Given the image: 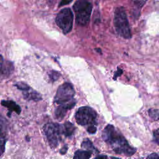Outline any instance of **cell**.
<instances>
[{
    "mask_svg": "<svg viewBox=\"0 0 159 159\" xmlns=\"http://www.w3.org/2000/svg\"><path fill=\"white\" fill-rule=\"evenodd\" d=\"M147 159H159V155L155 153H153L149 155Z\"/></svg>",
    "mask_w": 159,
    "mask_h": 159,
    "instance_id": "21",
    "label": "cell"
},
{
    "mask_svg": "<svg viewBox=\"0 0 159 159\" xmlns=\"http://www.w3.org/2000/svg\"><path fill=\"white\" fill-rule=\"evenodd\" d=\"M67 150H68V147H67V145H66L63 146V147L60 149V153L61 154H62V155H64L65 153H66Z\"/></svg>",
    "mask_w": 159,
    "mask_h": 159,
    "instance_id": "23",
    "label": "cell"
},
{
    "mask_svg": "<svg viewBox=\"0 0 159 159\" xmlns=\"http://www.w3.org/2000/svg\"><path fill=\"white\" fill-rule=\"evenodd\" d=\"M55 22L63 34L69 33L72 29L73 24V14L70 8L61 9L57 15Z\"/></svg>",
    "mask_w": 159,
    "mask_h": 159,
    "instance_id": "4",
    "label": "cell"
},
{
    "mask_svg": "<svg viewBox=\"0 0 159 159\" xmlns=\"http://www.w3.org/2000/svg\"><path fill=\"white\" fill-rule=\"evenodd\" d=\"M73 7L76 24L80 26L86 25L89 22L92 11L91 3L88 0H77Z\"/></svg>",
    "mask_w": 159,
    "mask_h": 159,
    "instance_id": "3",
    "label": "cell"
},
{
    "mask_svg": "<svg viewBox=\"0 0 159 159\" xmlns=\"http://www.w3.org/2000/svg\"><path fill=\"white\" fill-rule=\"evenodd\" d=\"M75 89L69 83H65L60 86L55 96L54 101L60 104H63L73 100L75 95Z\"/></svg>",
    "mask_w": 159,
    "mask_h": 159,
    "instance_id": "7",
    "label": "cell"
},
{
    "mask_svg": "<svg viewBox=\"0 0 159 159\" xmlns=\"http://www.w3.org/2000/svg\"><path fill=\"white\" fill-rule=\"evenodd\" d=\"M95 159H107V156L104 155H100L97 156Z\"/></svg>",
    "mask_w": 159,
    "mask_h": 159,
    "instance_id": "25",
    "label": "cell"
},
{
    "mask_svg": "<svg viewBox=\"0 0 159 159\" xmlns=\"http://www.w3.org/2000/svg\"><path fill=\"white\" fill-rule=\"evenodd\" d=\"M14 71V65L12 62L6 61L3 63L2 57H1V75L4 76H9Z\"/></svg>",
    "mask_w": 159,
    "mask_h": 159,
    "instance_id": "9",
    "label": "cell"
},
{
    "mask_svg": "<svg viewBox=\"0 0 159 159\" xmlns=\"http://www.w3.org/2000/svg\"><path fill=\"white\" fill-rule=\"evenodd\" d=\"M63 135H65L66 137L71 136L73 134L75 130V127L74 125L68 121L66 122L63 124Z\"/></svg>",
    "mask_w": 159,
    "mask_h": 159,
    "instance_id": "12",
    "label": "cell"
},
{
    "mask_svg": "<svg viewBox=\"0 0 159 159\" xmlns=\"http://www.w3.org/2000/svg\"><path fill=\"white\" fill-rule=\"evenodd\" d=\"M19 89L22 91H25L30 89V86H29L26 83H22V82H18L14 84Z\"/></svg>",
    "mask_w": 159,
    "mask_h": 159,
    "instance_id": "16",
    "label": "cell"
},
{
    "mask_svg": "<svg viewBox=\"0 0 159 159\" xmlns=\"http://www.w3.org/2000/svg\"><path fill=\"white\" fill-rule=\"evenodd\" d=\"M135 7L137 8H141L148 0H130Z\"/></svg>",
    "mask_w": 159,
    "mask_h": 159,
    "instance_id": "18",
    "label": "cell"
},
{
    "mask_svg": "<svg viewBox=\"0 0 159 159\" xmlns=\"http://www.w3.org/2000/svg\"><path fill=\"white\" fill-rule=\"evenodd\" d=\"M45 134L52 147H56L60 140L61 135L63 134V125L58 124L48 123L44 127Z\"/></svg>",
    "mask_w": 159,
    "mask_h": 159,
    "instance_id": "5",
    "label": "cell"
},
{
    "mask_svg": "<svg viewBox=\"0 0 159 159\" xmlns=\"http://www.w3.org/2000/svg\"><path fill=\"white\" fill-rule=\"evenodd\" d=\"M75 103L76 102L74 100H71L68 102L61 104V106H60L55 109V115L56 118L58 119H61L66 114L67 111L71 109L75 105Z\"/></svg>",
    "mask_w": 159,
    "mask_h": 159,
    "instance_id": "8",
    "label": "cell"
},
{
    "mask_svg": "<svg viewBox=\"0 0 159 159\" xmlns=\"http://www.w3.org/2000/svg\"><path fill=\"white\" fill-rule=\"evenodd\" d=\"M1 105L7 107L9 109L10 112L15 111L19 114L21 111L20 106L12 101H2Z\"/></svg>",
    "mask_w": 159,
    "mask_h": 159,
    "instance_id": "11",
    "label": "cell"
},
{
    "mask_svg": "<svg viewBox=\"0 0 159 159\" xmlns=\"http://www.w3.org/2000/svg\"><path fill=\"white\" fill-rule=\"evenodd\" d=\"M23 95L24 98L28 101H38L42 99L41 95L37 91L32 90L31 88L27 91H23Z\"/></svg>",
    "mask_w": 159,
    "mask_h": 159,
    "instance_id": "10",
    "label": "cell"
},
{
    "mask_svg": "<svg viewBox=\"0 0 159 159\" xmlns=\"http://www.w3.org/2000/svg\"><path fill=\"white\" fill-rule=\"evenodd\" d=\"M92 155L91 150H77L74 155L73 159H89Z\"/></svg>",
    "mask_w": 159,
    "mask_h": 159,
    "instance_id": "13",
    "label": "cell"
},
{
    "mask_svg": "<svg viewBox=\"0 0 159 159\" xmlns=\"http://www.w3.org/2000/svg\"><path fill=\"white\" fill-rule=\"evenodd\" d=\"M111 159H119V158H115V157H112Z\"/></svg>",
    "mask_w": 159,
    "mask_h": 159,
    "instance_id": "26",
    "label": "cell"
},
{
    "mask_svg": "<svg viewBox=\"0 0 159 159\" xmlns=\"http://www.w3.org/2000/svg\"><path fill=\"white\" fill-rule=\"evenodd\" d=\"M103 139L113 147L114 152L117 153L131 156L135 153L136 149L132 147L125 139L112 125H107L102 132Z\"/></svg>",
    "mask_w": 159,
    "mask_h": 159,
    "instance_id": "1",
    "label": "cell"
},
{
    "mask_svg": "<svg viewBox=\"0 0 159 159\" xmlns=\"http://www.w3.org/2000/svg\"><path fill=\"white\" fill-rule=\"evenodd\" d=\"M149 116L154 120H159V110L151 109L148 111Z\"/></svg>",
    "mask_w": 159,
    "mask_h": 159,
    "instance_id": "14",
    "label": "cell"
},
{
    "mask_svg": "<svg viewBox=\"0 0 159 159\" xmlns=\"http://www.w3.org/2000/svg\"><path fill=\"white\" fill-rule=\"evenodd\" d=\"M122 73V70H120V69H118V70L116 72V74L114 75V79H116V78L117 77V76H120L121 74Z\"/></svg>",
    "mask_w": 159,
    "mask_h": 159,
    "instance_id": "24",
    "label": "cell"
},
{
    "mask_svg": "<svg viewBox=\"0 0 159 159\" xmlns=\"http://www.w3.org/2000/svg\"><path fill=\"white\" fill-rule=\"evenodd\" d=\"M114 24L116 32L120 37L129 39L131 38L130 29L125 9L118 7L114 11Z\"/></svg>",
    "mask_w": 159,
    "mask_h": 159,
    "instance_id": "2",
    "label": "cell"
},
{
    "mask_svg": "<svg viewBox=\"0 0 159 159\" xmlns=\"http://www.w3.org/2000/svg\"><path fill=\"white\" fill-rule=\"evenodd\" d=\"M82 147H84V148L87 149L88 150H91V151L92 150L94 149V147L93 146L92 142L88 139H86L83 142Z\"/></svg>",
    "mask_w": 159,
    "mask_h": 159,
    "instance_id": "15",
    "label": "cell"
},
{
    "mask_svg": "<svg viewBox=\"0 0 159 159\" xmlns=\"http://www.w3.org/2000/svg\"><path fill=\"white\" fill-rule=\"evenodd\" d=\"M72 1H73V0H61V2H60V4H59V6L61 7V6L66 5V4H69L70 2H71Z\"/></svg>",
    "mask_w": 159,
    "mask_h": 159,
    "instance_id": "22",
    "label": "cell"
},
{
    "mask_svg": "<svg viewBox=\"0 0 159 159\" xmlns=\"http://www.w3.org/2000/svg\"><path fill=\"white\" fill-rule=\"evenodd\" d=\"M96 127L94 125H90L88 129H87V131L89 133V134H94L96 132Z\"/></svg>",
    "mask_w": 159,
    "mask_h": 159,
    "instance_id": "19",
    "label": "cell"
},
{
    "mask_svg": "<svg viewBox=\"0 0 159 159\" xmlns=\"http://www.w3.org/2000/svg\"><path fill=\"white\" fill-rule=\"evenodd\" d=\"M97 114L90 107L83 106L79 108L75 114L77 123L81 125H93L96 122Z\"/></svg>",
    "mask_w": 159,
    "mask_h": 159,
    "instance_id": "6",
    "label": "cell"
},
{
    "mask_svg": "<svg viewBox=\"0 0 159 159\" xmlns=\"http://www.w3.org/2000/svg\"><path fill=\"white\" fill-rule=\"evenodd\" d=\"M60 76V73L56 71H52L49 73V77L52 81H57Z\"/></svg>",
    "mask_w": 159,
    "mask_h": 159,
    "instance_id": "17",
    "label": "cell"
},
{
    "mask_svg": "<svg viewBox=\"0 0 159 159\" xmlns=\"http://www.w3.org/2000/svg\"><path fill=\"white\" fill-rule=\"evenodd\" d=\"M153 138L155 142L159 145V129L155 130L153 132Z\"/></svg>",
    "mask_w": 159,
    "mask_h": 159,
    "instance_id": "20",
    "label": "cell"
}]
</instances>
